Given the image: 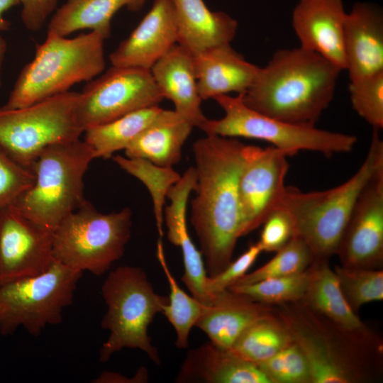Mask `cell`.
Segmentation results:
<instances>
[{
	"instance_id": "cell-1",
	"label": "cell",
	"mask_w": 383,
	"mask_h": 383,
	"mask_svg": "<svg viewBox=\"0 0 383 383\" xmlns=\"http://www.w3.org/2000/svg\"><path fill=\"white\" fill-rule=\"evenodd\" d=\"M206 135L192 146L196 184L190 222L211 277L230 264L241 238L238 180L248 145L235 138Z\"/></svg>"
},
{
	"instance_id": "cell-2",
	"label": "cell",
	"mask_w": 383,
	"mask_h": 383,
	"mask_svg": "<svg viewBox=\"0 0 383 383\" xmlns=\"http://www.w3.org/2000/svg\"><path fill=\"white\" fill-rule=\"evenodd\" d=\"M273 306L303 353L312 383L370 382L380 375L382 340L370 329H344L302 299Z\"/></svg>"
},
{
	"instance_id": "cell-3",
	"label": "cell",
	"mask_w": 383,
	"mask_h": 383,
	"mask_svg": "<svg viewBox=\"0 0 383 383\" xmlns=\"http://www.w3.org/2000/svg\"><path fill=\"white\" fill-rule=\"evenodd\" d=\"M316 52L280 49L241 96L244 104L267 116L294 125L315 127L332 101L340 72Z\"/></svg>"
},
{
	"instance_id": "cell-4",
	"label": "cell",
	"mask_w": 383,
	"mask_h": 383,
	"mask_svg": "<svg viewBox=\"0 0 383 383\" xmlns=\"http://www.w3.org/2000/svg\"><path fill=\"white\" fill-rule=\"evenodd\" d=\"M383 168V141L373 130L365 160L344 183L323 191L304 192L287 187L279 208L290 216L294 235L309 247L313 260L336 255L355 202L364 187Z\"/></svg>"
},
{
	"instance_id": "cell-5",
	"label": "cell",
	"mask_w": 383,
	"mask_h": 383,
	"mask_svg": "<svg viewBox=\"0 0 383 383\" xmlns=\"http://www.w3.org/2000/svg\"><path fill=\"white\" fill-rule=\"evenodd\" d=\"M105 40L96 31L74 38L47 32L45 40L36 44L34 57L21 70L3 106H26L92 80L105 68Z\"/></svg>"
},
{
	"instance_id": "cell-6",
	"label": "cell",
	"mask_w": 383,
	"mask_h": 383,
	"mask_svg": "<svg viewBox=\"0 0 383 383\" xmlns=\"http://www.w3.org/2000/svg\"><path fill=\"white\" fill-rule=\"evenodd\" d=\"M101 295L107 306L101 326L109 331L99 350V360L109 361L125 348L138 349L155 364L160 365L157 348L148 328L161 313L168 296L155 292L146 272L135 266H120L111 271L103 282Z\"/></svg>"
},
{
	"instance_id": "cell-7",
	"label": "cell",
	"mask_w": 383,
	"mask_h": 383,
	"mask_svg": "<svg viewBox=\"0 0 383 383\" xmlns=\"http://www.w3.org/2000/svg\"><path fill=\"white\" fill-rule=\"evenodd\" d=\"M94 159L92 148L80 138L48 146L33 166L34 183L11 206L54 231L86 201L84 177Z\"/></svg>"
},
{
	"instance_id": "cell-8",
	"label": "cell",
	"mask_w": 383,
	"mask_h": 383,
	"mask_svg": "<svg viewBox=\"0 0 383 383\" xmlns=\"http://www.w3.org/2000/svg\"><path fill=\"white\" fill-rule=\"evenodd\" d=\"M129 207L104 213L88 201L53 231V258L75 270L100 276L124 254L132 228Z\"/></svg>"
},
{
	"instance_id": "cell-9",
	"label": "cell",
	"mask_w": 383,
	"mask_h": 383,
	"mask_svg": "<svg viewBox=\"0 0 383 383\" xmlns=\"http://www.w3.org/2000/svg\"><path fill=\"white\" fill-rule=\"evenodd\" d=\"M213 99L224 116L218 120L207 118L200 128L206 134L266 141L289 157L309 150L330 157L351 152L357 141L350 134L294 125L267 116L246 106L240 95L223 94Z\"/></svg>"
},
{
	"instance_id": "cell-10",
	"label": "cell",
	"mask_w": 383,
	"mask_h": 383,
	"mask_svg": "<svg viewBox=\"0 0 383 383\" xmlns=\"http://www.w3.org/2000/svg\"><path fill=\"white\" fill-rule=\"evenodd\" d=\"M80 92L66 91L30 105L0 107V148L33 170L48 146L75 140L84 133L77 118Z\"/></svg>"
},
{
	"instance_id": "cell-11",
	"label": "cell",
	"mask_w": 383,
	"mask_h": 383,
	"mask_svg": "<svg viewBox=\"0 0 383 383\" xmlns=\"http://www.w3.org/2000/svg\"><path fill=\"white\" fill-rule=\"evenodd\" d=\"M82 274L54 259L40 274L0 284V333L9 335L23 327L38 336L48 326L60 324Z\"/></svg>"
},
{
	"instance_id": "cell-12",
	"label": "cell",
	"mask_w": 383,
	"mask_h": 383,
	"mask_svg": "<svg viewBox=\"0 0 383 383\" xmlns=\"http://www.w3.org/2000/svg\"><path fill=\"white\" fill-rule=\"evenodd\" d=\"M163 99L150 70L111 66L80 92L78 122L84 132Z\"/></svg>"
},
{
	"instance_id": "cell-13",
	"label": "cell",
	"mask_w": 383,
	"mask_h": 383,
	"mask_svg": "<svg viewBox=\"0 0 383 383\" xmlns=\"http://www.w3.org/2000/svg\"><path fill=\"white\" fill-rule=\"evenodd\" d=\"M288 155L272 146L248 145L238 180L241 237L262 225L283 199L289 170Z\"/></svg>"
},
{
	"instance_id": "cell-14",
	"label": "cell",
	"mask_w": 383,
	"mask_h": 383,
	"mask_svg": "<svg viewBox=\"0 0 383 383\" xmlns=\"http://www.w3.org/2000/svg\"><path fill=\"white\" fill-rule=\"evenodd\" d=\"M336 255L349 268L382 269L383 168L360 192L340 241Z\"/></svg>"
},
{
	"instance_id": "cell-15",
	"label": "cell",
	"mask_w": 383,
	"mask_h": 383,
	"mask_svg": "<svg viewBox=\"0 0 383 383\" xmlns=\"http://www.w3.org/2000/svg\"><path fill=\"white\" fill-rule=\"evenodd\" d=\"M53 231L13 206L0 210V284L45 271L53 261Z\"/></svg>"
},
{
	"instance_id": "cell-16",
	"label": "cell",
	"mask_w": 383,
	"mask_h": 383,
	"mask_svg": "<svg viewBox=\"0 0 383 383\" xmlns=\"http://www.w3.org/2000/svg\"><path fill=\"white\" fill-rule=\"evenodd\" d=\"M347 12L343 0H299L292 25L300 47L345 69L344 29Z\"/></svg>"
},
{
	"instance_id": "cell-17",
	"label": "cell",
	"mask_w": 383,
	"mask_h": 383,
	"mask_svg": "<svg viewBox=\"0 0 383 383\" xmlns=\"http://www.w3.org/2000/svg\"><path fill=\"white\" fill-rule=\"evenodd\" d=\"M177 43V28L171 0H154L139 24L109 55L112 66L150 70Z\"/></svg>"
},
{
	"instance_id": "cell-18",
	"label": "cell",
	"mask_w": 383,
	"mask_h": 383,
	"mask_svg": "<svg viewBox=\"0 0 383 383\" xmlns=\"http://www.w3.org/2000/svg\"><path fill=\"white\" fill-rule=\"evenodd\" d=\"M195 184L196 171L192 166L169 189L167 197L170 204L165 208L164 215L167 240L182 250L184 263L182 281L192 296L204 305H208L211 297L206 287L208 275L204 258L193 243L187 225V202Z\"/></svg>"
},
{
	"instance_id": "cell-19",
	"label": "cell",
	"mask_w": 383,
	"mask_h": 383,
	"mask_svg": "<svg viewBox=\"0 0 383 383\" xmlns=\"http://www.w3.org/2000/svg\"><path fill=\"white\" fill-rule=\"evenodd\" d=\"M344 51L350 81L383 72V13L378 6L357 1L347 12Z\"/></svg>"
},
{
	"instance_id": "cell-20",
	"label": "cell",
	"mask_w": 383,
	"mask_h": 383,
	"mask_svg": "<svg viewBox=\"0 0 383 383\" xmlns=\"http://www.w3.org/2000/svg\"><path fill=\"white\" fill-rule=\"evenodd\" d=\"M273 311L272 305L256 301L227 289L211 296L209 304L204 306L195 327L212 343L231 348L246 328Z\"/></svg>"
},
{
	"instance_id": "cell-21",
	"label": "cell",
	"mask_w": 383,
	"mask_h": 383,
	"mask_svg": "<svg viewBox=\"0 0 383 383\" xmlns=\"http://www.w3.org/2000/svg\"><path fill=\"white\" fill-rule=\"evenodd\" d=\"M179 383H270L256 365L209 340L188 351Z\"/></svg>"
},
{
	"instance_id": "cell-22",
	"label": "cell",
	"mask_w": 383,
	"mask_h": 383,
	"mask_svg": "<svg viewBox=\"0 0 383 383\" xmlns=\"http://www.w3.org/2000/svg\"><path fill=\"white\" fill-rule=\"evenodd\" d=\"M150 71L163 98L173 103L180 116L200 129L207 118L201 109L193 55L177 43Z\"/></svg>"
},
{
	"instance_id": "cell-23",
	"label": "cell",
	"mask_w": 383,
	"mask_h": 383,
	"mask_svg": "<svg viewBox=\"0 0 383 383\" xmlns=\"http://www.w3.org/2000/svg\"><path fill=\"white\" fill-rule=\"evenodd\" d=\"M199 94L202 100L235 92L242 95L250 87L259 67L252 64L231 44L217 45L193 55Z\"/></svg>"
},
{
	"instance_id": "cell-24",
	"label": "cell",
	"mask_w": 383,
	"mask_h": 383,
	"mask_svg": "<svg viewBox=\"0 0 383 383\" xmlns=\"http://www.w3.org/2000/svg\"><path fill=\"white\" fill-rule=\"evenodd\" d=\"M177 28V44L192 55L231 44L238 21L223 11H213L204 0H171Z\"/></svg>"
},
{
	"instance_id": "cell-25",
	"label": "cell",
	"mask_w": 383,
	"mask_h": 383,
	"mask_svg": "<svg viewBox=\"0 0 383 383\" xmlns=\"http://www.w3.org/2000/svg\"><path fill=\"white\" fill-rule=\"evenodd\" d=\"M194 127L174 110L161 109L152 123L124 150L128 157L141 158L172 167Z\"/></svg>"
},
{
	"instance_id": "cell-26",
	"label": "cell",
	"mask_w": 383,
	"mask_h": 383,
	"mask_svg": "<svg viewBox=\"0 0 383 383\" xmlns=\"http://www.w3.org/2000/svg\"><path fill=\"white\" fill-rule=\"evenodd\" d=\"M302 300L311 309L344 329L365 331L366 325L350 306L328 260H313Z\"/></svg>"
},
{
	"instance_id": "cell-27",
	"label": "cell",
	"mask_w": 383,
	"mask_h": 383,
	"mask_svg": "<svg viewBox=\"0 0 383 383\" xmlns=\"http://www.w3.org/2000/svg\"><path fill=\"white\" fill-rule=\"evenodd\" d=\"M135 0H67L56 10L48 26V32L67 36L89 29L110 37L111 20L123 6L131 11Z\"/></svg>"
},
{
	"instance_id": "cell-28",
	"label": "cell",
	"mask_w": 383,
	"mask_h": 383,
	"mask_svg": "<svg viewBox=\"0 0 383 383\" xmlns=\"http://www.w3.org/2000/svg\"><path fill=\"white\" fill-rule=\"evenodd\" d=\"M159 106L141 109L84 132V140L92 148L96 158L107 159L125 150L155 118Z\"/></svg>"
},
{
	"instance_id": "cell-29",
	"label": "cell",
	"mask_w": 383,
	"mask_h": 383,
	"mask_svg": "<svg viewBox=\"0 0 383 383\" xmlns=\"http://www.w3.org/2000/svg\"><path fill=\"white\" fill-rule=\"evenodd\" d=\"M292 343L291 336L274 311L254 322L238 337L231 349L257 365Z\"/></svg>"
},
{
	"instance_id": "cell-30",
	"label": "cell",
	"mask_w": 383,
	"mask_h": 383,
	"mask_svg": "<svg viewBox=\"0 0 383 383\" xmlns=\"http://www.w3.org/2000/svg\"><path fill=\"white\" fill-rule=\"evenodd\" d=\"M157 257L170 287L168 302L163 306L161 313L175 331L176 347L186 349L191 330L201 316L204 305L179 286L167 265L161 238L157 241Z\"/></svg>"
},
{
	"instance_id": "cell-31",
	"label": "cell",
	"mask_w": 383,
	"mask_h": 383,
	"mask_svg": "<svg viewBox=\"0 0 383 383\" xmlns=\"http://www.w3.org/2000/svg\"><path fill=\"white\" fill-rule=\"evenodd\" d=\"M112 157L122 170L138 179L148 188L152 199L159 237L162 239L164 235L162 224L165 198L169 189L179 181L181 175L172 167H160L145 159L123 157L120 155Z\"/></svg>"
},
{
	"instance_id": "cell-32",
	"label": "cell",
	"mask_w": 383,
	"mask_h": 383,
	"mask_svg": "<svg viewBox=\"0 0 383 383\" xmlns=\"http://www.w3.org/2000/svg\"><path fill=\"white\" fill-rule=\"evenodd\" d=\"M309 278V267L304 272L272 277L248 284H233L228 289L269 305H277L304 298Z\"/></svg>"
},
{
	"instance_id": "cell-33",
	"label": "cell",
	"mask_w": 383,
	"mask_h": 383,
	"mask_svg": "<svg viewBox=\"0 0 383 383\" xmlns=\"http://www.w3.org/2000/svg\"><path fill=\"white\" fill-rule=\"evenodd\" d=\"M313 260V256L309 247L294 235L270 261L255 270L247 272L233 284H248L268 278L301 273L310 266Z\"/></svg>"
},
{
	"instance_id": "cell-34",
	"label": "cell",
	"mask_w": 383,
	"mask_h": 383,
	"mask_svg": "<svg viewBox=\"0 0 383 383\" xmlns=\"http://www.w3.org/2000/svg\"><path fill=\"white\" fill-rule=\"evenodd\" d=\"M342 292L351 309L357 313L365 304L382 301V269L333 268Z\"/></svg>"
},
{
	"instance_id": "cell-35",
	"label": "cell",
	"mask_w": 383,
	"mask_h": 383,
	"mask_svg": "<svg viewBox=\"0 0 383 383\" xmlns=\"http://www.w3.org/2000/svg\"><path fill=\"white\" fill-rule=\"evenodd\" d=\"M256 365L270 383H312L308 362L293 341Z\"/></svg>"
},
{
	"instance_id": "cell-36",
	"label": "cell",
	"mask_w": 383,
	"mask_h": 383,
	"mask_svg": "<svg viewBox=\"0 0 383 383\" xmlns=\"http://www.w3.org/2000/svg\"><path fill=\"white\" fill-rule=\"evenodd\" d=\"M350 99L355 111L373 130L383 128V72L349 84Z\"/></svg>"
},
{
	"instance_id": "cell-37",
	"label": "cell",
	"mask_w": 383,
	"mask_h": 383,
	"mask_svg": "<svg viewBox=\"0 0 383 383\" xmlns=\"http://www.w3.org/2000/svg\"><path fill=\"white\" fill-rule=\"evenodd\" d=\"M34 181L32 170L16 162L0 148V210L11 206Z\"/></svg>"
},
{
	"instance_id": "cell-38",
	"label": "cell",
	"mask_w": 383,
	"mask_h": 383,
	"mask_svg": "<svg viewBox=\"0 0 383 383\" xmlns=\"http://www.w3.org/2000/svg\"><path fill=\"white\" fill-rule=\"evenodd\" d=\"M260 238L257 242L262 251L277 252L294 235V226L289 213L283 209L274 211L262 223Z\"/></svg>"
},
{
	"instance_id": "cell-39",
	"label": "cell",
	"mask_w": 383,
	"mask_h": 383,
	"mask_svg": "<svg viewBox=\"0 0 383 383\" xmlns=\"http://www.w3.org/2000/svg\"><path fill=\"white\" fill-rule=\"evenodd\" d=\"M262 252L257 242L251 245L235 260L231 261L223 271L213 276H208L206 287L210 297L211 298L214 294L228 289L246 274Z\"/></svg>"
},
{
	"instance_id": "cell-40",
	"label": "cell",
	"mask_w": 383,
	"mask_h": 383,
	"mask_svg": "<svg viewBox=\"0 0 383 383\" xmlns=\"http://www.w3.org/2000/svg\"><path fill=\"white\" fill-rule=\"evenodd\" d=\"M59 0H21V19L30 31L40 30L55 9Z\"/></svg>"
},
{
	"instance_id": "cell-41",
	"label": "cell",
	"mask_w": 383,
	"mask_h": 383,
	"mask_svg": "<svg viewBox=\"0 0 383 383\" xmlns=\"http://www.w3.org/2000/svg\"><path fill=\"white\" fill-rule=\"evenodd\" d=\"M149 375L145 367L139 368L134 376L128 377L115 372L104 371L91 382L94 383H145L148 382Z\"/></svg>"
},
{
	"instance_id": "cell-42",
	"label": "cell",
	"mask_w": 383,
	"mask_h": 383,
	"mask_svg": "<svg viewBox=\"0 0 383 383\" xmlns=\"http://www.w3.org/2000/svg\"><path fill=\"white\" fill-rule=\"evenodd\" d=\"M21 4V0H0V32L9 28V22L4 17V13L11 7Z\"/></svg>"
},
{
	"instance_id": "cell-43",
	"label": "cell",
	"mask_w": 383,
	"mask_h": 383,
	"mask_svg": "<svg viewBox=\"0 0 383 383\" xmlns=\"http://www.w3.org/2000/svg\"><path fill=\"white\" fill-rule=\"evenodd\" d=\"M6 42L0 34V89L1 87V68L6 52Z\"/></svg>"
},
{
	"instance_id": "cell-44",
	"label": "cell",
	"mask_w": 383,
	"mask_h": 383,
	"mask_svg": "<svg viewBox=\"0 0 383 383\" xmlns=\"http://www.w3.org/2000/svg\"><path fill=\"white\" fill-rule=\"evenodd\" d=\"M147 0H135L131 11H137L141 9Z\"/></svg>"
}]
</instances>
